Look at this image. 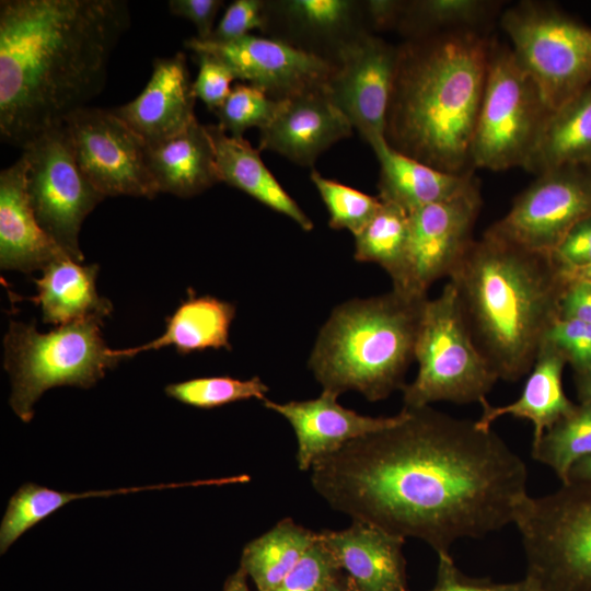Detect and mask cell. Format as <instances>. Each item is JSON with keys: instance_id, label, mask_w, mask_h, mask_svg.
Returning a JSON list of instances; mask_svg holds the SVG:
<instances>
[{"instance_id": "1", "label": "cell", "mask_w": 591, "mask_h": 591, "mask_svg": "<svg viewBox=\"0 0 591 591\" xmlns=\"http://www.w3.org/2000/svg\"><path fill=\"white\" fill-rule=\"evenodd\" d=\"M354 440L311 468L314 489L354 521L450 554L513 523L529 495L522 459L491 429L431 406Z\"/></svg>"}, {"instance_id": "2", "label": "cell", "mask_w": 591, "mask_h": 591, "mask_svg": "<svg viewBox=\"0 0 591 591\" xmlns=\"http://www.w3.org/2000/svg\"><path fill=\"white\" fill-rule=\"evenodd\" d=\"M124 0L0 1V135L24 148L103 89Z\"/></svg>"}, {"instance_id": "3", "label": "cell", "mask_w": 591, "mask_h": 591, "mask_svg": "<svg viewBox=\"0 0 591 591\" xmlns=\"http://www.w3.org/2000/svg\"><path fill=\"white\" fill-rule=\"evenodd\" d=\"M491 43L482 32L457 31L398 48L385 134L394 149L444 172L472 171Z\"/></svg>"}, {"instance_id": "4", "label": "cell", "mask_w": 591, "mask_h": 591, "mask_svg": "<svg viewBox=\"0 0 591 591\" xmlns=\"http://www.w3.org/2000/svg\"><path fill=\"white\" fill-rule=\"evenodd\" d=\"M449 281L474 343L498 379L515 382L529 374L559 318L567 282L553 256L484 232Z\"/></svg>"}, {"instance_id": "5", "label": "cell", "mask_w": 591, "mask_h": 591, "mask_svg": "<svg viewBox=\"0 0 591 591\" xmlns=\"http://www.w3.org/2000/svg\"><path fill=\"white\" fill-rule=\"evenodd\" d=\"M398 291L337 305L321 328L309 368L323 390L356 391L370 402L404 387L415 360L425 302Z\"/></svg>"}, {"instance_id": "6", "label": "cell", "mask_w": 591, "mask_h": 591, "mask_svg": "<svg viewBox=\"0 0 591 591\" xmlns=\"http://www.w3.org/2000/svg\"><path fill=\"white\" fill-rule=\"evenodd\" d=\"M103 318L91 317L57 326L48 333L35 323L11 321L3 338V368L10 376L9 404L30 422L40 396L56 386L90 389L121 359L102 337Z\"/></svg>"}, {"instance_id": "7", "label": "cell", "mask_w": 591, "mask_h": 591, "mask_svg": "<svg viewBox=\"0 0 591 591\" xmlns=\"http://www.w3.org/2000/svg\"><path fill=\"white\" fill-rule=\"evenodd\" d=\"M538 591H591V484L567 483L526 496L514 521Z\"/></svg>"}, {"instance_id": "8", "label": "cell", "mask_w": 591, "mask_h": 591, "mask_svg": "<svg viewBox=\"0 0 591 591\" xmlns=\"http://www.w3.org/2000/svg\"><path fill=\"white\" fill-rule=\"evenodd\" d=\"M415 360L417 374L402 389L408 408L437 402L480 404L499 380L472 338L451 281L425 302Z\"/></svg>"}, {"instance_id": "9", "label": "cell", "mask_w": 591, "mask_h": 591, "mask_svg": "<svg viewBox=\"0 0 591 591\" xmlns=\"http://www.w3.org/2000/svg\"><path fill=\"white\" fill-rule=\"evenodd\" d=\"M551 114L511 47L493 40L471 147L472 167H523Z\"/></svg>"}, {"instance_id": "10", "label": "cell", "mask_w": 591, "mask_h": 591, "mask_svg": "<svg viewBox=\"0 0 591 591\" xmlns=\"http://www.w3.org/2000/svg\"><path fill=\"white\" fill-rule=\"evenodd\" d=\"M501 26L551 113L591 84L590 27L536 1L508 8Z\"/></svg>"}, {"instance_id": "11", "label": "cell", "mask_w": 591, "mask_h": 591, "mask_svg": "<svg viewBox=\"0 0 591 591\" xmlns=\"http://www.w3.org/2000/svg\"><path fill=\"white\" fill-rule=\"evenodd\" d=\"M22 153L27 161V194L39 225L72 260L82 263L81 225L106 197L81 171L62 126L36 137Z\"/></svg>"}, {"instance_id": "12", "label": "cell", "mask_w": 591, "mask_h": 591, "mask_svg": "<svg viewBox=\"0 0 591 591\" xmlns=\"http://www.w3.org/2000/svg\"><path fill=\"white\" fill-rule=\"evenodd\" d=\"M62 127L81 171L105 197L152 199L159 194L147 162V143L112 109L82 107Z\"/></svg>"}, {"instance_id": "13", "label": "cell", "mask_w": 591, "mask_h": 591, "mask_svg": "<svg viewBox=\"0 0 591 591\" xmlns=\"http://www.w3.org/2000/svg\"><path fill=\"white\" fill-rule=\"evenodd\" d=\"M589 216V173L586 169L561 167L537 175L485 232L528 251L553 255L568 232Z\"/></svg>"}, {"instance_id": "14", "label": "cell", "mask_w": 591, "mask_h": 591, "mask_svg": "<svg viewBox=\"0 0 591 591\" xmlns=\"http://www.w3.org/2000/svg\"><path fill=\"white\" fill-rule=\"evenodd\" d=\"M482 208L478 182L454 197L409 213L402 277L392 289L425 299L439 279L450 277L471 244Z\"/></svg>"}, {"instance_id": "15", "label": "cell", "mask_w": 591, "mask_h": 591, "mask_svg": "<svg viewBox=\"0 0 591 591\" xmlns=\"http://www.w3.org/2000/svg\"><path fill=\"white\" fill-rule=\"evenodd\" d=\"M397 61L398 48L366 32L336 48L326 94L369 144L386 138Z\"/></svg>"}, {"instance_id": "16", "label": "cell", "mask_w": 591, "mask_h": 591, "mask_svg": "<svg viewBox=\"0 0 591 591\" xmlns=\"http://www.w3.org/2000/svg\"><path fill=\"white\" fill-rule=\"evenodd\" d=\"M185 46L207 51L224 61L236 79L265 91L276 100L326 89L335 65L310 49L286 40L246 35L230 42L192 37Z\"/></svg>"}, {"instance_id": "17", "label": "cell", "mask_w": 591, "mask_h": 591, "mask_svg": "<svg viewBox=\"0 0 591 591\" xmlns=\"http://www.w3.org/2000/svg\"><path fill=\"white\" fill-rule=\"evenodd\" d=\"M339 395L323 390L312 399L277 403L264 399V406L281 415L292 427L297 441V464L309 471L323 457L340 450L347 443L397 424L403 412L390 417L360 415L341 406Z\"/></svg>"}, {"instance_id": "18", "label": "cell", "mask_w": 591, "mask_h": 591, "mask_svg": "<svg viewBox=\"0 0 591 591\" xmlns=\"http://www.w3.org/2000/svg\"><path fill=\"white\" fill-rule=\"evenodd\" d=\"M195 101L186 58L178 51L154 59L142 92L112 112L147 144H154L181 134L197 120Z\"/></svg>"}, {"instance_id": "19", "label": "cell", "mask_w": 591, "mask_h": 591, "mask_svg": "<svg viewBox=\"0 0 591 591\" xmlns=\"http://www.w3.org/2000/svg\"><path fill=\"white\" fill-rule=\"evenodd\" d=\"M352 126L333 104L325 89L286 99L276 118L259 130V150L277 152L294 163L312 165L335 142L347 138Z\"/></svg>"}, {"instance_id": "20", "label": "cell", "mask_w": 591, "mask_h": 591, "mask_svg": "<svg viewBox=\"0 0 591 591\" xmlns=\"http://www.w3.org/2000/svg\"><path fill=\"white\" fill-rule=\"evenodd\" d=\"M26 172L23 153L0 172V267L30 274L70 257L39 225L27 194Z\"/></svg>"}, {"instance_id": "21", "label": "cell", "mask_w": 591, "mask_h": 591, "mask_svg": "<svg viewBox=\"0 0 591 591\" xmlns=\"http://www.w3.org/2000/svg\"><path fill=\"white\" fill-rule=\"evenodd\" d=\"M320 537L358 591H407L404 537L359 521Z\"/></svg>"}, {"instance_id": "22", "label": "cell", "mask_w": 591, "mask_h": 591, "mask_svg": "<svg viewBox=\"0 0 591 591\" xmlns=\"http://www.w3.org/2000/svg\"><path fill=\"white\" fill-rule=\"evenodd\" d=\"M147 162L159 193L189 198L220 182L211 137L198 120L167 140L147 144Z\"/></svg>"}, {"instance_id": "23", "label": "cell", "mask_w": 591, "mask_h": 591, "mask_svg": "<svg viewBox=\"0 0 591 591\" xmlns=\"http://www.w3.org/2000/svg\"><path fill=\"white\" fill-rule=\"evenodd\" d=\"M370 146L380 163V199L408 213L448 200L476 181L472 172H444L408 157L394 149L386 138Z\"/></svg>"}, {"instance_id": "24", "label": "cell", "mask_w": 591, "mask_h": 591, "mask_svg": "<svg viewBox=\"0 0 591 591\" xmlns=\"http://www.w3.org/2000/svg\"><path fill=\"white\" fill-rule=\"evenodd\" d=\"M566 360L551 345L543 343L535 363L529 373L521 395L507 405L495 406L484 399L482 415L475 420L484 430L503 416L526 419L533 425L532 445L556 422L576 407L563 389V369Z\"/></svg>"}, {"instance_id": "25", "label": "cell", "mask_w": 591, "mask_h": 591, "mask_svg": "<svg viewBox=\"0 0 591 591\" xmlns=\"http://www.w3.org/2000/svg\"><path fill=\"white\" fill-rule=\"evenodd\" d=\"M236 308L232 302L212 296H197L188 289V297L166 317L164 333L137 347L112 349L121 360L136 355L172 346L181 355L206 349L231 350L229 333Z\"/></svg>"}, {"instance_id": "26", "label": "cell", "mask_w": 591, "mask_h": 591, "mask_svg": "<svg viewBox=\"0 0 591 591\" xmlns=\"http://www.w3.org/2000/svg\"><path fill=\"white\" fill-rule=\"evenodd\" d=\"M207 129L213 143L220 182L290 218L302 230L313 229V221L265 166L257 149L243 137L228 135L218 125H208Z\"/></svg>"}, {"instance_id": "27", "label": "cell", "mask_w": 591, "mask_h": 591, "mask_svg": "<svg viewBox=\"0 0 591 591\" xmlns=\"http://www.w3.org/2000/svg\"><path fill=\"white\" fill-rule=\"evenodd\" d=\"M34 279L37 293L31 298L46 324L61 326L91 317L105 318L112 313L109 300L96 291V264L82 265L70 258L53 262Z\"/></svg>"}, {"instance_id": "28", "label": "cell", "mask_w": 591, "mask_h": 591, "mask_svg": "<svg viewBox=\"0 0 591 591\" xmlns=\"http://www.w3.org/2000/svg\"><path fill=\"white\" fill-rule=\"evenodd\" d=\"M591 166V84L547 118L523 169L536 176Z\"/></svg>"}, {"instance_id": "29", "label": "cell", "mask_w": 591, "mask_h": 591, "mask_svg": "<svg viewBox=\"0 0 591 591\" xmlns=\"http://www.w3.org/2000/svg\"><path fill=\"white\" fill-rule=\"evenodd\" d=\"M234 482V477H227L115 489H93L83 493L59 491L37 485L35 483H26L13 494L8 502L0 523V553L4 554L10 546L27 530L73 500L91 497H108L113 495H123L143 490H160L202 485H223Z\"/></svg>"}, {"instance_id": "30", "label": "cell", "mask_w": 591, "mask_h": 591, "mask_svg": "<svg viewBox=\"0 0 591 591\" xmlns=\"http://www.w3.org/2000/svg\"><path fill=\"white\" fill-rule=\"evenodd\" d=\"M317 537L318 533L285 518L244 546L240 567L257 591H270L298 565Z\"/></svg>"}, {"instance_id": "31", "label": "cell", "mask_w": 591, "mask_h": 591, "mask_svg": "<svg viewBox=\"0 0 591 591\" xmlns=\"http://www.w3.org/2000/svg\"><path fill=\"white\" fill-rule=\"evenodd\" d=\"M500 2L488 0L406 1L401 28L418 37L448 32H482L498 12Z\"/></svg>"}, {"instance_id": "32", "label": "cell", "mask_w": 591, "mask_h": 591, "mask_svg": "<svg viewBox=\"0 0 591 591\" xmlns=\"http://www.w3.org/2000/svg\"><path fill=\"white\" fill-rule=\"evenodd\" d=\"M408 229L409 213L382 200L375 216L355 235V259L378 264L387 273L393 287L396 286L404 268Z\"/></svg>"}, {"instance_id": "33", "label": "cell", "mask_w": 591, "mask_h": 591, "mask_svg": "<svg viewBox=\"0 0 591 591\" xmlns=\"http://www.w3.org/2000/svg\"><path fill=\"white\" fill-rule=\"evenodd\" d=\"M591 455V403H581L532 445V457L551 467L561 484L572 466Z\"/></svg>"}, {"instance_id": "34", "label": "cell", "mask_w": 591, "mask_h": 591, "mask_svg": "<svg viewBox=\"0 0 591 591\" xmlns=\"http://www.w3.org/2000/svg\"><path fill=\"white\" fill-rule=\"evenodd\" d=\"M269 387L258 376L247 380L229 375L195 378L165 386V394L185 405L211 409L251 398L266 399Z\"/></svg>"}, {"instance_id": "35", "label": "cell", "mask_w": 591, "mask_h": 591, "mask_svg": "<svg viewBox=\"0 0 591 591\" xmlns=\"http://www.w3.org/2000/svg\"><path fill=\"white\" fill-rule=\"evenodd\" d=\"M285 103L286 99H273L257 86L237 83L215 113L220 128L233 137H243L250 128L262 130L267 127Z\"/></svg>"}, {"instance_id": "36", "label": "cell", "mask_w": 591, "mask_h": 591, "mask_svg": "<svg viewBox=\"0 0 591 591\" xmlns=\"http://www.w3.org/2000/svg\"><path fill=\"white\" fill-rule=\"evenodd\" d=\"M311 181L323 199L329 215L328 225L347 229L357 235L382 206L380 197L370 196L339 182L326 178L316 171Z\"/></svg>"}, {"instance_id": "37", "label": "cell", "mask_w": 591, "mask_h": 591, "mask_svg": "<svg viewBox=\"0 0 591 591\" xmlns=\"http://www.w3.org/2000/svg\"><path fill=\"white\" fill-rule=\"evenodd\" d=\"M276 4L294 28L321 37L344 35L357 8V2L349 0H287Z\"/></svg>"}, {"instance_id": "38", "label": "cell", "mask_w": 591, "mask_h": 591, "mask_svg": "<svg viewBox=\"0 0 591 591\" xmlns=\"http://www.w3.org/2000/svg\"><path fill=\"white\" fill-rule=\"evenodd\" d=\"M341 571L318 532L298 565L270 591H326Z\"/></svg>"}, {"instance_id": "39", "label": "cell", "mask_w": 591, "mask_h": 591, "mask_svg": "<svg viewBox=\"0 0 591 591\" xmlns=\"http://www.w3.org/2000/svg\"><path fill=\"white\" fill-rule=\"evenodd\" d=\"M543 343L555 348L578 372L591 368V324L558 318L547 331Z\"/></svg>"}, {"instance_id": "40", "label": "cell", "mask_w": 591, "mask_h": 591, "mask_svg": "<svg viewBox=\"0 0 591 591\" xmlns=\"http://www.w3.org/2000/svg\"><path fill=\"white\" fill-rule=\"evenodd\" d=\"M198 74L193 82L196 99L216 112L231 92L230 84L236 79L232 69L221 59L207 51H195Z\"/></svg>"}, {"instance_id": "41", "label": "cell", "mask_w": 591, "mask_h": 591, "mask_svg": "<svg viewBox=\"0 0 591 591\" xmlns=\"http://www.w3.org/2000/svg\"><path fill=\"white\" fill-rule=\"evenodd\" d=\"M430 591H538L535 583L524 577L520 581L495 583L464 575L450 554L438 555L437 579Z\"/></svg>"}, {"instance_id": "42", "label": "cell", "mask_w": 591, "mask_h": 591, "mask_svg": "<svg viewBox=\"0 0 591 591\" xmlns=\"http://www.w3.org/2000/svg\"><path fill=\"white\" fill-rule=\"evenodd\" d=\"M267 24L266 2L235 0L225 10L209 39L230 42L250 35L253 30H264Z\"/></svg>"}, {"instance_id": "43", "label": "cell", "mask_w": 591, "mask_h": 591, "mask_svg": "<svg viewBox=\"0 0 591 591\" xmlns=\"http://www.w3.org/2000/svg\"><path fill=\"white\" fill-rule=\"evenodd\" d=\"M552 256L564 271L591 266V216L568 232Z\"/></svg>"}, {"instance_id": "44", "label": "cell", "mask_w": 591, "mask_h": 591, "mask_svg": "<svg viewBox=\"0 0 591 591\" xmlns=\"http://www.w3.org/2000/svg\"><path fill=\"white\" fill-rule=\"evenodd\" d=\"M221 0H171L172 14L189 20L196 27L199 39H209L213 33L217 13L222 7Z\"/></svg>"}, {"instance_id": "45", "label": "cell", "mask_w": 591, "mask_h": 591, "mask_svg": "<svg viewBox=\"0 0 591 591\" xmlns=\"http://www.w3.org/2000/svg\"><path fill=\"white\" fill-rule=\"evenodd\" d=\"M559 318L591 324V281L567 279L559 303Z\"/></svg>"}, {"instance_id": "46", "label": "cell", "mask_w": 591, "mask_h": 591, "mask_svg": "<svg viewBox=\"0 0 591 591\" xmlns=\"http://www.w3.org/2000/svg\"><path fill=\"white\" fill-rule=\"evenodd\" d=\"M406 1L369 0L363 3L366 14L376 28H389L399 25Z\"/></svg>"}, {"instance_id": "47", "label": "cell", "mask_w": 591, "mask_h": 591, "mask_svg": "<svg viewBox=\"0 0 591 591\" xmlns=\"http://www.w3.org/2000/svg\"><path fill=\"white\" fill-rule=\"evenodd\" d=\"M591 484V455L577 462L569 472L567 483ZM566 483V484H567Z\"/></svg>"}, {"instance_id": "48", "label": "cell", "mask_w": 591, "mask_h": 591, "mask_svg": "<svg viewBox=\"0 0 591 591\" xmlns=\"http://www.w3.org/2000/svg\"><path fill=\"white\" fill-rule=\"evenodd\" d=\"M222 591H250L247 575L241 567L227 578Z\"/></svg>"}, {"instance_id": "49", "label": "cell", "mask_w": 591, "mask_h": 591, "mask_svg": "<svg viewBox=\"0 0 591 591\" xmlns=\"http://www.w3.org/2000/svg\"><path fill=\"white\" fill-rule=\"evenodd\" d=\"M578 373L577 389L581 403H591V368Z\"/></svg>"}, {"instance_id": "50", "label": "cell", "mask_w": 591, "mask_h": 591, "mask_svg": "<svg viewBox=\"0 0 591 591\" xmlns=\"http://www.w3.org/2000/svg\"><path fill=\"white\" fill-rule=\"evenodd\" d=\"M326 591H358V589L350 577L341 571Z\"/></svg>"}, {"instance_id": "51", "label": "cell", "mask_w": 591, "mask_h": 591, "mask_svg": "<svg viewBox=\"0 0 591 591\" xmlns=\"http://www.w3.org/2000/svg\"><path fill=\"white\" fill-rule=\"evenodd\" d=\"M567 279H583L591 281V266L576 268L571 270H563Z\"/></svg>"}, {"instance_id": "52", "label": "cell", "mask_w": 591, "mask_h": 591, "mask_svg": "<svg viewBox=\"0 0 591 591\" xmlns=\"http://www.w3.org/2000/svg\"><path fill=\"white\" fill-rule=\"evenodd\" d=\"M586 170H587V172L589 173L590 178H591V166H590V167H587Z\"/></svg>"}]
</instances>
